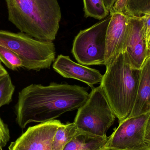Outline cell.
<instances>
[{"instance_id":"cell-1","label":"cell","mask_w":150,"mask_h":150,"mask_svg":"<svg viewBox=\"0 0 150 150\" xmlns=\"http://www.w3.org/2000/svg\"><path fill=\"white\" fill-rule=\"evenodd\" d=\"M89 96L86 89L79 86L55 83L48 86L30 85L18 93L16 120L22 129L31 122L52 120L79 109Z\"/></svg>"},{"instance_id":"cell-2","label":"cell","mask_w":150,"mask_h":150,"mask_svg":"<svg viewBox=\"0 0 150 150\" xmlns=\"http://www.w3.org/2000/svg\"><path fill=\"white\" fill-rule=\"evenodd\" d=\"M8 20L21 32L42 41L56 38L61 19L58 0H5Z\"/></svg>"},{"instance_id":"cell-3","label":"cell","mask_w":150,"mask_h":150,"mask_svg":"<svg viewBox=\"0 0 150 150\" xmlns=\"http://www.w3.org/2000/svg\"><path fill=\"white\" fill-rule=\"evenodd\" d=\"M141 69L133 67L124 52L106 69L100 86L119 122L129 117L134 108Z\"/></svg>"},{"instance_id":"cell-4","label":"cell","mask_w":150,"mask_h":150,"mask_svg":"<svg viewBox=\"0 0 150 150\" xmlns=\"http://www.w3.org/2000/svg\"><path fill=\"white\" fill-rule=\"evenodd\" d=\"M0 45L16 53L28 70L50 69L55 60V46L52 41H42L23 33L0 30Z\"/></svg>"},{"instance_id":"cell-5","label":"cell","mask_w":150,"mask_h":150,"mask_svg":"<svg viewBox=\"0 0 150 150\" xmlns=\"http://www.w3.org/2000/svg\"><path fill=\"white\" fill-rule=\"evenodd\" d=\"M115 117L100 86L92 89L87 100L78 109L74 122L81 132L104 137L114 123Z\"/></svg>"},{"instance_id":"cell-6","label":"cell","mask_w":150,"mask_h":150,"mask_svg":"<svg viewBox=\"0 0 150 150\" xmlns=\"http://www.w3.org/2000/svg\"><path fill=\"white\" fill-rule=\"evenodd\" d=\"M111 18L107 17L91 27L80 30L75 38L72 52L83 66L105 65L106 34Z\"/></svg>"},{"instance_id":"cell-7","label":"cell","mask_w":150,"mask_h":150,"mask_svg":"<svg viewBox=\"0 0 150 150\" xmlns=\"http://www.w3.org/2000/svg\"><path fill=\"white\" fill-rule=\"evenodd\" d=\"M150 112L128 117L119 122L104 146V148L117 150H129L144 144L145 128Z\"/></svg>"},{"instance_id":"cell-8","label":"cell","mask_w":150,"mask_h":150,"mask_svg":"<svg viewBox=\"0 0 150 150\" xmlns=\"http://www.w3.org/2000/svg\"><path fill=\"white\" fill-rule=\"evenodd\" d=\"M128 17L124 52L131 66L141 69L150 51L145 37L143 16Z\"/></svg>"},{"instance_id":"cell-9","label":"cell","mask_w":150,"mask_h":150,"mask_svg":"<svg viewBox=\"0 0 150 150\" xmlns=\"http://www.w3.org/2000/svg\"><path fill=\"white\" fill-rule=\"evenodd\" d=\"M59 120H54L30 127L15 142L11 143L9 150H52L55 133Z\"/></svg>"},{"instance_id":"cell-10","label":"cell","mask_w":150,"mask_h":150,"mask_svg":"<svg viewBox=\"0 0 150 150\" xmlns=\"http://www.w3.org/2000/svg\"><path fill=\"white\" fill-rule=\"evenodd\" d=\"M111 18L106 34L105 66L107 68L124 51L128 17L124 13L110 12Z\"/></svg>"},{"instance_id":"cell-11","label":"cell","mask_w":150,"mask_h":150,"mask_svg":"<svg viewBox=\"0 0 150 150\" xmlns=\"http://www.w3.org/2000/svg\"><path fill=\"white\" fill-rule=\"evenodd\" d=\"M53 68L63 77L79 80L92 89L94 85L100 84L103 79V75L98 70L76 63L69 56L62 54L54 60Z\"/></svg>"},{"instance_id":"cell-12","label":"cell","mask_w":150,"mask_h":150,"mask_svg":"<svg viewBox=\"0 0 150 150\" xmlns=\"http://www.w3.org/2000/svg\"><path fill=\"white\" fill-rule=\"evenodd\" d=\"M150 112V56L141 69V76L134 108L129 117Z\"/></svg>"},{"instance_id":"cell-13","label":"cell","mask_w":150,"mask_h":150,"mask_svg":"<svg viewBox=\"0 0 150 150\" xmlns=\"http://www.w3.org/2000/svg\"><path fill=\"white\" fill-rule=\"evenodd\" d=\"M109 137L93 135L79 131L63 150H99L103 148Z\"/></svg>"},{"instance_id":"cell-14","label":"cell","mask_w":150,"mask_h":150,"mask_svg":"<svg viewBox=\"0 0 150 150\" xmlns=\"http://www.w3.org/2000/svg\"><path fill=\"white\" fill-rule=\"evenodd\" d=\"M74 122L62 124L55 133L52 143V150H63L67 144L79 132Z\"/></svg>"},{"instance_id":"cell-15","label":"cell","mask_w":150,"mask_h":150,"mask_svg":"<svg viewBox=\"0 0 150 150\" xmlns=\"http://www.w3.org/2000/svg\"><path fill=\"white\" fill-rule=\"evenodd\" d=\"M83 2L85 18L91 17L101 20L107 17L110 14L102 0H83Z\"/></svg>"},{"instance_id":"cell-16","label":"cell","mask_w":150,"mask_h":150,"mask_svg":"<svg viewBox=\"0 0 150 150\" xmlns=\"http://www.w3.org/2000/svg\"><path fill=\"white\" fill-rule=\"evenodd\" d=\"M150 13V0H128L125 15L129 17L142 16Z\"/></svg>"},{"instance_id":"cell-17","label":"cell","mask_w":150,"mask_h":150,"mask_svg":"<svg viewBox=\"0 0 150 150\" xmlns=\"http://www.w3.org/2000/svg\"><path fill=\"white\" fill-rule=\"evenodd\" d=\"M0 61L12 70L23 68V63L19 56L7 47L0 45Z\"/></svg>"},{"instance_id":"cell-18","label":"cell","mask_w":150,"mask_h":150,"mask_svg":"<svg viewBox=\"0 0 150 150\" xmlns=\"http://www.w3.org/2000/svg\"><path fill=\"white\" fill-rule=\"evenodd\" d=\"M15 88L8 74L0 81V108L10 103Z\"/></svg>"},{"instance_id":"cell-19","label":"cell","mask_w":150,"mask_h":150,"mask_svg":"<svg viewBox=\"0 0 150 150\" xmlns=\"http://www.w3.org/2000/svg\"><path fill=\"white\" fill-rule=\"evenodd\" d=\"M10 139V135L8 126L0 117V146L2 148L5 147Z\"/></svg>"},{"instance_id":"cell-20","label":"cell","mask_w":150,"mask_h":150,"mask_svg":"<svg viewBox=\"0 0 150 150\" xmlns=\"http://www.w3.org/2000/svg\"><path fill=\"white\" fill-rule=\"evenodd\" d=\"M128 0H116L109 12L124 13L125 14Z\"/></svg>"},{"instance_id":"cell-21","label":"cell","mask_w":150,"mask_h":150,"mask_svg":"<svg viewBox=\"0 0 150 150\" xmlns=\"http://www.w3.org/2000/svg\"><path fill=\"white\" fill-rule=\"evenodd\" d=\"M144 21V29L145 37L149 49L150 43V13L142 16ZM150 50V49H149Z\"/></svg>"},{"instance_id":"cell-22","label":"cell","mask_w":150,"mask_h":150,"mask_svg":"<svg viewBox=\"0 0 150 150\" xmlns=\"http://www.w3.org/2000/svg\"><path fill=\"white\" fill-rule=\"evenodd\" d=\"M144 142V144L150 147V115L145 128Z\"/></svg>"},{"instance_id":"cell-23","label":"cell","mask_w":150,"mask_h":150,"mask_svg":"<svg viewBox=\"0 0 150 150\" xmlns=\"http://www.w3.org/2000/svg\"><path fill=\"white\" fill-rule=\"evenodd\" d=\"M106 8L109 11L116 0H102Z\"/></svg>"},{"instance_id":"cell-24","label":"cell","mask_w":150,"mask_h":150,"mask_svg":"<svg viewBox=\"0 0 150 150\" xmlns=\"http://www.w3.org/2000/svg\"><path fill=\"white\" fill-rule=\"evenodd\" d=\"M8 74V72L4 67L2 66L0 62V81Z\"/></svg>"},{"instance_id":"cell-25","label":"cell","mask_w":150,"mask_h":150,"mask_svg":"<svg viewBox=\"0 0 150 150\" xmlns=\"http://www.w3.org/2000/svg\"><path fill=\"white\" fill-rule=\"evenodd\" d=\"M129 150H150V147L147 146V145H144L142 146V147Z\"/></svg>"},{"instance_id":"cell-26","label":"cell","mask_w":150,"mask_h":150,"mask_svg":"<svg viewBox=\"0 0 150 150\" xmlns=\"http://www.w3.org/2000/svg\"><path fill=\"white\" fill-rule=\"evenodd\" d=\"M99 150H117L113 149H109V148H104V147H103V148H102V149H100Z\"/></svg>"},{"instance_id":"cell-27","label":"cell","mask_w":150,"mask_h":150,"mask_svg":"<svg viewBox=\"0 0 150 150\" xmlns=\"http://www.w3.org/2000/svg\"><path fill=\"white\" fill-rule=\"evenodd\" d=\"M0 150H3L2 149V147L1 146H0Z\"/></svg>"}]
</instances>
